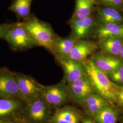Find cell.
Returning a JSON list of instances; mask_svg holds the SVG:
<instances>
[{
    "label": "cell",
    "mask_w": 123,
    "mask_h": 123,
    "mask_svg": "<svg viewBox=\"0 0 123 123\" xmlns=\"http://www.w3.org/2000/svg\"><path fill=\"white\" fill-rule=\"evenodd\" d=\"M87 76L97 93L109 101H114L120 86L113 83L108 75L98 68L92 60L83 62Z\"/></svg>",
    "instance_id": "cell-1"
},
{
    "label": "cell",
    "mask_w": 123,
    "mask_h": 123,
    "mask_svg": "<svg viewBox=\"0 0 123 123\" xmlns=\"http://www.w3.org/2000/svg\"><path fill=\"white\" fill-rule=\"evenodd\" d=\"M38 46L53 52L55 37L52 29L47 23L31 15L22 22Z\"/></svg>",
    "instance_id": "cell-2"
},
{
    "label": "cell",
    "mask_w": 123,
    "mask_h": 123,
    "mask_svg": "<svg viewBox=\"0 0 123 123\" xmlns=\"http://www.w3.org/2000/svg\"><path fill=\"white\" fill-rule=\"evenodd\" d=\"M4 39L17 51L26 50L38 46L22 22L12 23Z\"/></svg>",
    "instance_id": "cell-3"
},
{
    "label": "cell",
    "mask_w": 123,
    "mask_h": 123,
    "mask_svg": "<svg viewBox=\"0 0 123 123\" xmlns=\"http://www.w3.org/2000/svg\"><path fill=\"white\" fill-rule=\"evenodd\" d=\"M41 97L51 108L58 109L71 99L70 93L68 86L63 83L43 86Z\"/></svg>",
    "instance_id": "cell-4"
},
{
    "label": "cell",
    "mask_w": 123,
    "mask_h": 123,
    "mask_svg": "<svg viewBox=\"0 0 123 123\" xmlns=\"http://www.w3.org/2000/svg\"><path fill=\"white\" fill-rule=\"evenodd\" d=\"M18 83L20 96L29 103L42 96L43 86L26 75L14 74Z\"/></svg>",
    "instance_id": "cell-5"
},
{
    "label": "cell",
    "mask_w": 123,
    "mask_h": 123,
    "mask_svg": "<svg viewBox=\"0 0 123 123\" xmlns=\"http://www.w3.org/2000/svg\"><path fill=\"white\" fill-rule=\"evenodd\" d=\"M50 107L42 97L28 104L26 114L32 123H48L51 116Z\"/></svg>",
    "instance_id": "cell-6"
},
{
    "label": "cell",
    "mask_w": 123,
    "mask_h": 123,
    "mask_svg": "<svg viewBox=\"0 0 123 123\" xmlns=\"http://www.w3.org/2000/svg\"><path fill=\"white\" fill-rule=\"evenodd\" d=\"M71 99L81 104L88 96L96 92L87 75L84 77L68 84Z\"/></svg>",
    "instance_id": "cell-7"
},
{
    "label": "cell",
    "mask_w": 123,
    "mask_h": 123,
    "mask_svg": "<svg viewBox=\"0 0 123 123\" xmlns=\"http://www.w3.org/2000/svg\"><path fill=\"white\" fill-rule=\"evenodd\" d=\"M57 59L64 71L65 80L68 84L86 75L83 63L68 57H57Z\"/></svg>",
    "instance_id": "cell-8"
},
{
    "label": "cell",
    "mask_w": 123,
    "mask_h": 123,
    "mask_svg": "<svg viewBox=\"0 0 123 123\" xmlns=\"http://www.w3.org/2000/svg\"><path fill=\"white\" fill-rule=\"evenodd\" d=\"M20 96L15 75L9 71L0 73V97L10 98Z\"/></svg>",
    "instance_id": "cell-9"
},
{
    "label": "cell",
    "mask_w": 123,
    "mask_h": 123,
    "mask_svg": "<svg viewBox=\"0 0 123 123\" xmlns=\"http://www.w3.org/2000/svg\"><path fill=\"white\" fill-rule=\"evenodd\" d=\"M82 115L72 106L60 107L52 114L49 123H81Z\"/></svg>",
    "instance_id": "cell-10"
},
{
    "label": "cell",
    "mask_w": 123,
    "mask_h": 123,
    "mask_svg": "<svg viewBox=\"0 0 123 123\" xmlns=\"http://www.w3.org/2000/svg\"><path fill=\"white\" fill-rule=\"evenodd\" d=\"M92 60L98 68L106 74L116 70L123 64L119 58L102 51L96 53Z\"/></svg>",
    "instance_id": "cell-11"
},
{
    "label": "cell",
    "mask_w": 123,
    "mask_h": 123,
    "mask_svg": "<svg viewBox=\"0 0 123 123\" xmlns=\"http://www.w3.org/2000/svg\"><path fill=\"white\" fill-rule=\"evenodd\" d=\"M98 48V45L93 42L80 41L75 45L68 58L82 62H84L89 55L94 53Z\"/></svg>",
    "instance_id": "cell-12"
},
{
    "label": "cell",
    "mask_w": 123,
    "mask_h": 123,
    "mask_svg": "<svg viewBox=\"0 0 123 123\" xmlns=\"http://www.w3.org/2000/svg\"><path fill=\"white\" fill-rule=\"evenodd\" d=\"M80 105L88 114L92 117L110 103L105 98L95 92L87 97Z\"/></svg>",
    "instance_id": "cell-13"
},
{
    "label": "cell",
    "mask_w": 123,
    "mask_h": 123,
    "mask_svg": "<svg viewBox=\"0 0 123 123\" xmlns=\"http://www.w3.org/2000/svg\"><path fill=\"white\" fill-rule=\"evenodd\" d=\"M97 35L100 40L107 38L123 39V25L119 23H103L97 30Z\"/></svg>",
    "instance_id": "cell-14"
},
{
    "label": "cell",
    "mask_w": 123,
    "mask_h": 123,
    "mask_svg": "<svg viewBox=\"0 0 123 123\" xmlns=\"http://www.w3.org/2000/svg\"><path fill=\"white\" fill-rule=\"evenodd\" d=\"M33 0H13L9 10L16 14L18 18L26 20L31 16V6Z\"/></svg>",
    "instance_id": "cell-15"
},
{
    "label": "cell",
    "mask_w": 123,
    "mask_h": 123,
    "mask_svg": "<svg viewBox=\"0 0 123 123\" xmlns=\"http://www.w3.org/2000/svg\"><path fill=\"white\" fill-rule=\"evenodd\" d=\"M76 38H56L53 52L57 57H68L71 50L77 43Z\"/></svg>",
    "instance_id": "cell-16"
},
{
    "label": "cell",
    "mask_w": 123,
    "mask_h": 123,
    "mask_svg": "<svg viewBox=\"0 0 123 123\" xmlns=\"http://www.w3.org/2000/svg\"><path fill=\"white\" fill-rule=\"evenodd\" d=\"M93 20L90 16L82 19H74L71 26L75 38L80 39L84 37L92 28Z\"/></svg>",
    "instance_id": "cell-17"
},
{
    "label": "cell",
    "mask_w": 123,
    "mask_h": 123,
    "mask_svg": "<svg viewBox=\"0 0 123 123\" xmlns=\"http://www.w3.org/2000/svg\"><path fill=\"white\" fill-rule=\"evenodd\" d=\"M100 40V46L102 52L113 56H119L123 39L107 38Z\"/></svg>",
    "instance_id": "cell-18"
},
{
    "label": "cell",
    "mask_w": 123,
    "mask_h": 123,
    "mask_svg": "<svg viewBox=\"0 0 123 123\" xmlns=\"http://www.w3.org/2000/svg\"><path fill=\"white\" fill-rule=\"evenodd\" d=\"M118 117L117 111L110 104L104 107L92 118L96 123H117Z\"/></svg>",
    "instance_id": "cell-19"
},
{
    "label": "cell",
    "mask_w": 123,
    "mask_h": 123,
    "mask_svg": "<svg viewBox=\"0 0 123 123\" xmlns=\"http://www.w3.org/2000/svg\"><path fill=\"white\" fill-rule=\"evenodd\" d=\"M98 13L101 22L106 23H119L123 22V16L119 12L112 7H106L99 10Z\"/></svg>",
    "instance_id": "cell-20"
},
{
    "label": "cell",
    "mask_w": 123,
    "mask_h": 123,
    "mask_svg": "<svg viewBox=\"0 0 123 123\" xmlns=\"http://www.w3.org/2000/svg\"><path fill=\"white\" fill-rule=\"evenodd\" d=\"M93 3L90 0H77L74 19H82L90 16Z\"/></svg>",
    "instance_id": "cell-21"
},
{
    "label": "cell",
    "mask_w": 123,
    "mask_h": 123,
    "mask_svg": "<svg viewBox=\"0 0 123 123\" xmlns=\"http://www.w3.org/2000/svg\"><path fill=\"white\" fill-rule=\"evenodd\" d=\"M20 107L19 102L13 99L5 98L0 99V117H4L16 112Z\"/></svg>",
    "instance_id": "cell-22"
},
{
    "label": "cell",
    "mask_w": 123,
    "mask_h": 123,
    "mask_svg": "<svg viewBox=\"0 0 123 123\" xmlns=\"http://www.w3.org/2000/svg\"><path fill=\"white\" fill-rule=\"evenodd\" d=\"M110 80L119 86H123V64L116 70L107 74Z\"/></svg>",
    "instance_id": "cell-23"
},
{
    "label": "cell",
    "mask_w": 123,
    "mask_h": 123,
    "mask_svg": "<svg viewBox=\"0 0 123 123\" xmlns=\"http://www.w3.org/2000/svg\"><path fill=\"white\" fill-rule=\"evenodd\" d=\"M12 23L0 24V39H4L7 31L12 26Z\"/></svg>",
    "instance_id": "cell-24"
},
{
    "label": "cell",
    "mask_w": 123,
    "mask_h": 123,
    "mask_svg": "<svg viewBox=\"0 0 123 123\" xmlns=\"http://www.w3.org/2000/svg\"><path fill=\"white\" fill-rule=\"evenodd\" d=\"M119 106L123 107V86L120 87L114 100Z\"/></svg>",
    "instance_id": "cell-25"
},
{
    "label": "cell",
    "mask_w": 123,
    "mask_h": 123,
    "mask_svg": "<svg viewBox=\"0 0 123 123\" xmlns=\"http://www.w3.org/2000/svg\"><path fill=\"white\" fill-rule=\"evenodd\" d=\"M106 4L113 7L120 6L123 3V0H102Z\"/></svg>",
    "instance_id": "cell-26"
},
{
    "label": "cell",
    "mask_w": 123,
    "mask_h": 123,
    "mask_svg": "<svg viewBox=\"0 0 123 123\" xmlns=\"http://www.w3.org/2000/svg\"><path fill=\"white\" fill-rule=\"evenodd\" d=\"M81 123H96L92 118V117L88 115H82Z\"/></svg>",
    "instance_id": "cell-27"
},
{
    "label": "cell",
    "mask_w": 123,
    "mask_h": 123,
    "mask_svg": "<svg viewBox=\"0 0 123 123\" xmlns=\"http://www.w3.org/2000/svg\"><path fill=\"white\" fill-rule=\"evenodd\" d=\"M119 56H120V58L123 60V43H122V48H121V52H120V54H119Z\"/></svg>",
    "instance_id": "cell-28"
},
{
    "label": "cell",
    "mask_w": 123,
    "mask_h": 123,
    "mask_svg": "<svg viewBox=\"0 0 123 123\" xmlns=\"http://www.w3.org/2000/svg\"><path fill=\"white\" fill-rule=\"evenodd\" d=\"M0 123H12L11 121L6 120H0Z\"/></svg>",
    "instance_id": "cell-29"
},
{
    "label": "cell",
    "mask_w": 123,
    "mask_h": 123,
    "mask_svg": "<svg viewBox=\"0 0 123 123\" xmlns=\"http://www.w3.org/2000/svg\"><path fill=\"white\" fill-rule=\"evenodd\" d=\"M121 122H122V123H123V114L122 115V117H121Z\"/></svg>",
    "instance_id": "cell-30"
},
{
    "label": "cell",
    "mask_w": 123,
    "mask_h": 123,
    "mask_svg": "<svg viewBox=\"0 0 123 123\" xmlns=\"http://www.w3.org/2000/svg\"><path fill=\"white\" fill-rule=\"evenodd\" d=\"M91 0V1H92L93 2H94V1H95V0Z\"/></svg>",
    "instance_id": "cell-31"
},
{
    "label": "cell",
    "mask_w": 123,
    "mask_h": 123,
    "mask_svg": "<svg viewBox=\"0 0 123 123\" xmlns=\"http://www.w3.org/2000/svg\"><path fill=\"white\" fill-rule=\"evenodd\" d=\"M32 123L31 122H24V123Z\"/></svg>",
    "instance_id": "cell-32"
}]
</instances>
